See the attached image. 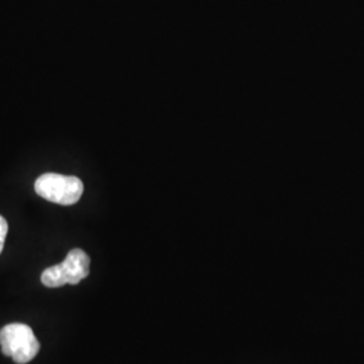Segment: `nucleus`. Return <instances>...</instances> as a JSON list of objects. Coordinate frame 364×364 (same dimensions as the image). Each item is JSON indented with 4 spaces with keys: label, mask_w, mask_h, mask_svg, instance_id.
I'll return each instance as SVG.
<instances>
[{
    "label": "nucleus",
    "mask_w": 364,
    "mask_h": 364,
    "mask_svg": "<svg viewBox=\"0 0 364 364\" xmlns=\"http://www.w3.org/2000/svg\"><path fill=\"white\" fill-rule=\"evenodd\" d=\"M0 348L15 363L26 364L37 356L39 341L30 326L14 323L0 329Z\"/></svg>",
    "instance_id": "1"
},
{
    "label": "nucleus",
    "mask_w": 364,
    "mask_h": 364,
    "mask_svg": "<svg viewBox=\"0 0 364 364\" xmlns=\"http://www.w3.org/2000/svg\"><path fill=\"white\" fill-rule=\"evenodd\" d=\"M91 259L81 248L69 251L64 262L48 267L42 275L41 282L46 287H60L64 285H77L90 274Z\"/></svg>",
    "instance_id": "2"
},
{
    "label": "nucleus",
    "mask_w": 364,
    "mask_h": 364,
    "mask_svg": "<svg viewBox=\"0 0 364 364\" xmlns=\"http://www.w3.org/2000/svg\"><path fill=\"white\" fill-rule=\"evenodd\" d=\"M34 188L39 197L60 205L76 204L84 192V183L80 178L57 173L42 174Z\"/></svg>",
    "instance_id": "3"
},
{
    "label": "nucleus",
    "mask_w": 364,
    "mask_h": 364,
    "mask_svg": "<svg viewBox=\"0 0 364 364\" xmlns=\"http://www.w3.org/2000/svg\"><path fill=\"white\" fill-rule=\"evenodd\" d=\"M7 232H9V224H7V220L0 215V254L4 247Z\"/></svg>",
    "instance_id": "4"
}]
</instances>
